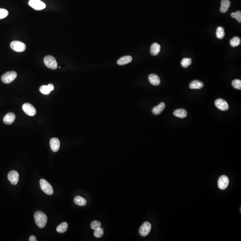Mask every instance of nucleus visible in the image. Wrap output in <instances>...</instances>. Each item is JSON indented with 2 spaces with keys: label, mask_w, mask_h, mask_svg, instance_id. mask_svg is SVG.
<instances>
[{
  "label": "nucleus",
  "mask_w": 241,
  "mask_h": 241,
  "mask_svg": "<svg viewBox=\"0 0 241 241\" xmlns=\"http://www.w3.org/2000/svg\"><path fill=\"white\" fill-rule=\"evenodd\" d=\"M232 85L234 88L237 89H241V81L238 79H235L232 81Z\"/></svg>",
  "instance_id": "cd10ccee"
},
{
  "label": "nucleus",
  "mask_w": 241,
  "mask_h": 241,
  "mask_svg": "<svg viewBox=\"0 0 241 241\" xmlns=\"http://www.w3.org/2000/svg\"><path fill=\"white\" fill-rule=\"evenodd\" d=\"M103 234H104V230L101 227L95 230L94 233L95 236L97 238L101 237L103 236Z\"/></svg>",
  "instance_id": "c85d7f7f"
},
{
  "label": "nucleus",
  "mask_w": 241,
  "mask_h": 241,
  "mask_svg": "<svg viewBox=\"0 0 241 241\" xmlns=\"http://www.w3.org/2000/svg\"><path fill=\"white\" fill-rule=\"evenodd\" d=\"M9 12L6 9H0V19L6 18L8 15Z\"/></svg>",
  "instance_id": "7c9ffc66"
},
{
  "label": "nucleus",
  "mask_w": 241,
  "mask_h": 241,
  "mask_svg": "<svg viewBox=\"0 0 241 241\" xmlns=\"http://www.w3.org/2000/svg\"><path fill=\"white\" fill-rule=\"evenodd\" d=\"M29 241H37V239H36V237H35L34 236L32 235L30 237V238H29Z\"/></svg>",
  "instance_id": "2f4dec72"
},
{
  "label": "nucleus",
  "mask_w": 241,
  "mask_h": 241,
  "mask_svg": "<svg viewBox=\"0 0 241 241\" xmlns=\"http://www.w3.org/2000/svg\"><path fill=\"white\" fill-rule=\"evenodd\" d=\"M229 184V178L226 175H222L219 178L217 182L218 186L220 189L224 190L228 187Z\"/></svg>",
  "instance_id": "9b49d317"
},
{
  "label": "nucleus",
  "mask_w": 241,
  "mask_h": 241,
  "mask_svg": "<svg viewBox=\"0 0 241 241\" xmlns=\"http://www.w3.org/2000/svg\"><path fill=\"white\" fill-rule=\"evenodd\" d=\"M10 48L16 52H23L26 49L25 44L21 41H14L11 42L10 44Z\"/></svg>",
  "instance_id": "20e7f679"
},
{
  "label": "nucleus",
  "mask_w": 241,
  "mask_h": 241,
  "mask_svg": "<svg viewBox=\"0 0 241 241\" xmlns=\"http://www.w3.org/2000/svg\"><path fill=\"white\" fill-rule=\"evenodd\" d=\"M39 90H40V92L42 93L45 95L49 94L51 92L50 89L48 87V86H45V85L42 86L40 87Z\"/></svg>",
  "instance_id": "a878e982"
},
{
  "label": "nucleus",
  "mask_w": 241,
  "mask_h": 241,
  "mask_svg": "<svg viewBox=\"0 0 241 241\" xmlns=\"http://www.w3.org/2000/svg\"><path fill=\"white\" fill-rule=\"evenodd\" d=\"M174 115L177 118H185L187 115V112L186 110L182 108H180L178 110H175L173 113Z\"/></svg>",
  "instance_id": "aec40b11"
},
{
  "label": "nucleus",
  "mask_w": 241,
  "mask_h": 241,
  "mask_svg": "<svg viewBox=\"0 0 241 241\" xmlns=\"http://www.w3.org/2000/svg\"><path fill=\"white\" fill-rule=\"evenodd\" d=\"M165 106L166 105L165 103L161 102L158 106H156L155 107L153 108L152 110V113L155 115H159L165 108Z\"/></svg>",
  "instance_id": "2eb2a0df"
},
{
  "label": "nucleus",
  "mask_w": 241,
  "mask_h": 241,
  "mask_svg": "<svg viewBox=\"0 0 241 241\" xmlns=\"http://www.w3.org/2000/svg\"><path fill=\"white\" fill-rule=\"evenodd\" d=\"M15 115L13 113H8L3 118V122L6 124L10 125L14 122Z\"/></svg>",
  "instance_id": "4468645a"
},
{
  "label": "nucleus",
  "mask_w": 241,
  "mask_h": 241,
  "mask_svg": "<svg viewBox=\"0 0 241 241\" xmlns=\"http://www.w3.org/2000/svg\"><path fill=\"white\" fill-rule=\"evenodd\" d=\"M23 111L30 116H34L36 113V110L34 106L30 103H25L22 106Z\"/></svg>",
  "instance_id": "0eeeda50"
},
{
  "label": "nucleus",
  "mask_w": 241,
  "mask_h": 241,
  "mask_svg": "<svg viewBox=\"0 0 241 241\" xmlns=\"http://www.w3.org/2000/svg\"><path fill=\"white\" fill-rule=\"evenodd\" d=\"M44 63L46 66L51 69L55 70L57 68V63L56 58L51 56H46L44 58Z\"/></svg>",
  "instance_id": "7ed1b4c3"
},
{
  "label": "nucleus",
  "mask_w": 241,
  "mask_h": 241,
  "mask_svg": "<svg viewBox=\"0 0 241 241\" xmlns=\"http://www.w3.org/2000/svg\"><path fill=\"white\" fill-rule=\"evenodd\" d=\"M19 177V173L17 171H14V170L9 172L8 175L9 180L11 182L12 185H14L18 184Z\"/></svg>",
  "instance_id": "1a4fd4ad"
},
{
  "label": "nucleus",
  "mask_w": 241,
  "mask_h": 241,
  "mask_svg": "<svg viewBox=\"0 0 241 241\" xmlns=\"http://www.w3.org/2000/svg\"><path fill=\"white\" fill-rule=\"evenodd\" d=\"M149 81L153 86H158L160 84V80L159 76L156 74H152L148 76Z\"/></svg>",
  "instance_id": "ddd939ff"
},
{
  "label": "nucleus",
  "mask_w": 241,
  "mask_h": 241,
  "mask_svg": "<svg viewBox=\"0 0 241 241\" xmlns=\"http://www.w3.org/2000/svg\"><path fill=\"white\" fill-rule=\"evenodd\" d=\"M132 60V58L130 56H125L120 58L117 61V63L119 65H124L130 63Z\"/></svg>",
  "instance_id": "a211bd4d"
},
{
  "label": "nucleus",
  "mask_w": 241,
  "mask_h": 241,
  "mask_svg": "<svg viewBox=\"0 0 241 241\" xmlns=\"http://www.w3.org/2000/svg\"><path fill=\"white\" fill-rule=\"evenodd\" d=\"M34 220L39 228H43L46 225L47 221L46 215L41 211H37L34 214Z\"/></svg>",
  "instance_id": "f257e3e1"
},
{
  "label": "nucleus",
  "mask_w": 241,
  "mask_h": 241,
  "mask_svg": "<svg viewBox=\"0 0 241 241\" xmlns=\"http://www.w3.org/2000/svg\"><path fill=\"white\" fill-rule=\"evenodd\" d=\"M151 225L149 222L144 223L139 229V234L142 236H146L149 234L151 230Z\"/></svg>",
  "instance_id": "6e6552de"
},
{
  "label": "nucleus",
  "mask_w": 241,
  "mask_h": 241,
  "mask_svg": "<svg viewBox=\"0 0 241 241\" xmlns=\"http://www.w3.org/2000/svg\"><path fill=\"white\" fill-rule=\"evenodd\" d=\"M40 187L44 193L48 195H51L53 194V188L51 185L44 179H41L40 180Z\"/></svg>",
  "instance_id": "f03ea898"
},
{
  "label": "nucleus",
  "mask_w": 241,
  "mask_h": 241,
  "mask_svg": "<svg viewBox=\"0 0 241 241\" xmlns=\"http://www.w3.org/2000/svg\"><path fill=\"white\" fill-rule=\"evenodd\" d=\"M241 43V39L238 37H235L230 40V44L232 47L238 46Z\"/></svg>",
  "instance_id": "b1692460"
},
{
  "label": "nucleus",
  "mask_w": 241,
  "mask_h": 241,
  "mask_svg": "<svg viewBox=\"0 0 241 241\" xmlns=\"http://www.w3.org/2000/svg\"><path fill=\"white\" fill-rule=\"evenodd\" d=\"M29 5L36 10H41L45 8L46 5L40 0H30Z\"/></svg>",
  "instance_id": "423d86ee"
},
{
  "label": "nucleus",
  "mask_w": 241,
  "mask_h": 241,
  "mask_svg": "<svg viewBox=\"0 0 241 241\" xmlns=\"http://www.w3.org/2000/svg\"><path fill=\"white\" fill-rule=\"evenodd\" d=\"M68 228V223L66 222H63L60 224L59 225L57 226L56 228V230L58 233H63L67 231Z\"/></svg>",
  "instance_id": "4be33fe9"
},
{
  "label": "nucleus",
  "mask_w": 241,
  "mask_h": 241,
  "mask_svg": "<svg viewBox=\"0 0 241 241\" xmlns=\"http://www.w3.org/2000/svg\"><path fill=\"white\" fill-rule=\"evenodd\" d=\"M48 86L49 89H50L51 91H52L54 90V86L53 84L50 83V84H48Z\"/></svg>",
  "instance_id": "473e14b6"
},
{
  "label": "nucleus",
  "mask_w": 241,
  "mask_h": 241,
  "mask_svg": "<svg viewBox=\"0 0 241 241\" xmlns=\"http://www.w3.org/2000/svg\"><path fill=\"white\" fill-rule=\"evenodd\" d=\"M161 47L160 44L155 43L152 44L150 47V53L152 56H156L160 51Z\"/></svg>",
  "instance_id": "f3484780"
},
{
  "label": "nucleus",
  "mask_w": 241,
  "mask_h": 241,
  "mask_svg": "<svg viewBox=\"0 0 241 241\" xmlns=\"http://www.w3.org/2000/svg\"><path fill=\"white\" fill-rule=\"evenodd\" d=\"M192 63V59L190 58H185L182 59L181 64L182 67L185 68H187L189 65H191Z\"/></svg>",
  "instance_id": "393cba45"
},
{
  "label": "nucleus",
  "mask_w": 241,
  "mask_h": 241,
  "mask_svg": "<svg viewBox=\"0 0 241 241\" xmlns=\"http://www.w3.org/2000/svg\"><path fill=\"white\" fill-rule=\"evenodd\" d=\"M74 202L79 206H84L87 204V201L85 199L81 196H76L74 198Z\"/></svg>",
  "instance_id": "412c9836"
},
{
  "label": "nucleus",
  "mask_w": 241,
  "mask_h": 241,
  "mask_svg": "<svg viewBox=\"0 0 241 241\" xmlns=\"http://www.w3.org/2000/svg\"><path fill=\"white\" fill-rule=\"evenodd\" d=\"M215 106L219 110L222 111H226L229 109V107L227 102L222 99H218L215 102Z\"/></svg>",
  "instance_id": "9d476101"
},
{
  "label": "nucleus",
  "mask_w": 241,
  "mask_h": 241,
  "mask_svg": "<svg viewBox=\"0 0 241 241\" xmlns=\"http://www.w3.org/2000/svg\"><path fill=\"white\" fill-rule=\"evenodd\" d=\"M17 76V72L15 71H8L2 76L1 80L4 83H9L13 81Z\"/></svg>",
  "instance_id": "39448f33"
},
{
  "label": "nucleus",
  "mask_w": 241,
  "mask_h": 241,
  "mask_svg": "<svg viewBox=\"0 0 241 241\" xmlns=\"http://www.w3.org/2000/svg\"><path fill=\"white\" fill-rule=\"evenodd\" d=\"M101 223L98 221H94L92 222L91 224V227L93 230H96L98 228L101 227Z\"/></svg>",
  "instance_id": "c756f323"
},
{
  "label": "nucleus",
  "mask_w": 241,
  "mask_h": 241,
  "mask_svg": "<svg viewBox=\"0 0 241 241\" xmlns=\"http://www.w3.org/2000/svg\"><path fill=\"white\" fill-rule=\"evenodd\" d=\"M225 35L224 29L221 26L217 27L216 31V36L217 38L219 39H222Z\"/></svg>",
  "instance_id": "5701e85b"
},
{
  "label": "nucleus",
  "mask_w": 241,
  "mask_h": 241,
  "mask_svg": "<svg viewBox=\"0 0 241 241\" xmlns=\"http://www.w3.org/2000/svg\"><path fill=\"white\" fill-rule=\"evenodd\" d=\"M204 83L198 80H195L191 82L189 87L191 89H200L203 88Z\"/></svg>",
  "instance_id": "6ab92c4d"
},
{
  "label": "nucleus",
  "mask_w": 241,
  "mask_h": 241,
  "mask_svg": "<svg viewBox=\"0 0 241 241\" xmlns=\"http://www.w3.org/2000/svg\"><path fill=\"white\" fill-rule=\"evenodd\" d=\"M50 144L52 151L54 152L58 151L60 148V142L58 138H51L50 142Z\"/></svg>",
  "instance_id": "f8f14e48"
},
{
  "label": "nucleus",
  "mask_w": 241,
  "mask_h": 241,
  "mask_svg": "<svg viewBox=\"0 0 241 241\" xmlns=\"http://www.w3.org/2000/svg\"><path fill=\"white\" fill-rule=\"evenodd\" d=\"M231 16L233 18L236 19L239 23L241 22V11H237L235 13H232Z\"/></svg>",
  "instance_id": "bb28decb"
},
{
  "label": "nucleus",
  "mask_w": 241,
  "mask_h": 241,
  "mask_svg": "<svg viewBox=\"0 0 241 241\" xmlns=\"http://www.w3.org/2000/svg\"><path fill=\"white\" fill-rule=\"evenodd\" d=\"M230 6V2L229 0H222L220 11L222 13H225L228 11Z\"/></svg>",
  "instance_id": "dca6fc26"
}]
</instances>
